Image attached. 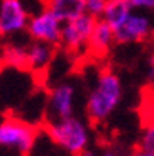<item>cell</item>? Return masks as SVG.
Listing matches in <instances>:
<instances>
[{
	"label": "cell",
	"mask_w": 154,
	"mask_h": 156,
	"mask_svg": "<svg viewBox=\"0 0 154 156\" xmlns=\"http://www.w3.org/2000/svg\"><path fill=\"white\" fill-rule=\"evenodd\" d=\"M146 75H147V80L154 83V56H151L149 63H147V70H146Z\"/></svg>",
	"instance_id": "cell-17"
},
{
	"label": "cell",
	"mask_w": 154,
	"mask_h": 156,
	"mask_svg": "<svg viewBox=\"0 0 154 156\" xmlns=\"http://www.w3.org/2000/svg\"><path fill=\"white\" fill-rule=\"evenodd\" d=\"M0 59L9 68L27 70V44L16 39H7V43H4L2 46Z\"/></svg>",
	"instance_id": "cell-11"
},
{
	"label": "cell",
	"mask_w": 154,
	"mask_h": 156,
	"mask_svg": "<svg viewBox=\"0 0 154 156\" xmlns=\"http://www.w3.org/2000/svg\"><path fill=\"white\" fill-rule=\"evenodd\" d=\"M131 156H154V151H151V149H147V148H142V146H139L137 149L132 151Z\"/></svg>",
	"instance_id": "cell-16"
},
{
	"label": "cell",
	"mask_w": 154,
	"mask_h": 156,
	"mask_svg": "<svg viewBox=\"0 0 154 156\" xmlns=\"http://www.w3.org/2000/svg\"><path fill=\"white\" fill-rule=\"evenodd\" d=\"M139 146H142V148H147V149H151V151H154V121L149 122V124L144 127Z\"/></svg>",
	"instance_id": "cell-14"
},
{
	"label": "cell",
	"mask_w": 154,
	"mask_h": 156,
	"mask_svg": "<svg viewBox=\"0 0 154 156\" xmlns=\"http://www.w3.org/2000/svg\"><path fill=\"white\" fill-rule=\"evenodd\" d=\"M151 41H152V44H154V34H152V37H151Z\"/></svg>",
	"instance_id": "cell-21"
},
{
	"label": "cell",
	"mask_w": 154,
	"mask_h": 156,
	"mask_svg": "<svg viewBox=\"0 0 154 156\" xmlns=\"http://www.w3.org/2000/svg\"><path fill=\"white\" fill-rule=\"evenodd\" d=\"M46 133L54 144H58L63 151L71 156H80L83 151H86L92 137L86 122L75 115L49 121L46 126Z\"/></svg>",
	"instance_id": "cell-2"
},
{
	"label": "cell",
	"mask_w": 154,
	"mask_h": 156,
	"mask_svg": "<svg viewBox=\"0 0 154 156\" xmlns=\"http://www.w3.org/2000/svg\"><path fill=\"white\" fill-rule=\"evenodd\" d=\"M2 46H4V39L0 37V53H2Z\"/></svg>",
	"instance_id": "cell-20"
},
{
	"label": "cell",
	"mask_w": 154,
	"mask_h": 156,
	"mask_svg": "<svg viewBox=\"0 0 154 156\" xmlns=\"http://www.w3.org/2000/svg\"><path fill=\"white\" fill-rule=\"evenodd\" d=\"M31 12L22 0H0V37L16 39L27 31Z\"/></svg>",
	"instance_id": "cell-7"
},
{
	"label": "cell",
	"mask_w": 154,
	"mask_h": 156,
	"mask_svg": "<svg viewBox=\"0 0 154 156\" xmlns=\"http://www.w3.org/2000/svg\"><path fill=\"white\" fill-rule=\"evenodd\" d=\"M61 27H63V19L47 5L46 9L31 16L26 32L29 36V39L43 41V43L53 44V46H59Z\"/></svg>",
	"instance_id": "cell-6"
},
{
	"label": "cell",
	"mask_w": 154,
	"mask_h": 156,
	"mask_svg": "<svg viewBox=\"0 0 154 156\" xmlns=\"http://www.w3.org/2000/svg\"><path fill=\"white\" fill-rule=\"evenodd\" d=\"M37 139V129L32 124L14 115L0 117V149L27 156Z\"/></svg>",
	"instance_id": "cell-3"
},
{
	"label": "cell",
	"mask_w": 154,
	"mask_h": 156,
	"mask_svg": "<svg viewBox=\"0 0 154 156\" xmlns=\"http://www.w3.org/2000/svg\"><path fill=\"white\" fill-rule=\"evenodd\" d=\"M134 10L131 0H107V7L103 10V16L100 19H103L105 22H108L115 31L120 24L129 17V14Z\"/></svg>",
	"instance_id": "cell-12"
},
{
	"label": "cell",
	"mask_w": 154,
	"mask_h": 156,
	"mask_svg": "<svg viewBox=\"0 0 154 156\" xmlns=\"http://www.w3.org/2000/svg\"><path fill=\"white\" fill-rule=\"evenodd\" d=\"M96 19L90 14H80V16L68 19L63 22L61 27V41L59 46L68 53L78 55L85 51L88 46V39L92 36V31L95 27Z\"/></svg>",
	"instance_id": "cell-4"
},
{
	"label": "cell",
	"mask_w": 154,
	"mask_h": 156,
	"mask_svg": "<svg viewBox=\"0 0 154 156\" xmlns=\"http://www.w3.org/2000/svg\"><path fill=\"white\" fill-rule=\"evenodd\" d=\"M4 68H5V65L2 63V59H0V76H2V73H4Z\"/></svg>",
	"instance_id": "cell-19"
},
{
	"label": "cell",
	"mask_w": 154,
	"mask_h": 156,
	"mask_svg": "<svg viewBox=\"0 0 154 156\" xmlns=\"http://www.w3.org/2000/svg\"><path fill=\"white\" fill-rule=\"evenodd\" d=\"M54 48L56 46H53V44L29 39V43H27V70L34 71V73L44 71L54 58Z\"/></svg>",
	"instance_id": "cell-10"
},
{
	"label": "cell",
	"mask_w": 154,
	"mask_h": 156,
	"mask_svg": "<svg viewBox=\"0 0 154 156\" xmlns=\"http://www.w3.org/2000/svg\"><path fill=\"white\" fill-rule=\"evenodd\" d=\"M134 9H141V10L154 12V0H131Z\"/></svg>",
	"instance_id": "cell-15"
},
{
	"label": "cell",
	"mask_w": 154,
	"mask_h": 156,
	"mask_svg": "<svg viewBox=\"0 0 154 156\" xmlns=\"http://www.w3.org/2000/svg\"><path fill=\"white\" fill-rule=\"evenodd\" d=\"M154 34V19L151 12L134 9L129 17L115 29V43L135 44L146 43Z\"/></svg>",
	"instance_id": "cell-5"
},
{
	"label": "cell",
	"mask_w": 154,
	"mask_h": 156,
	"mask_svg": "<svg viewBox=\"0 0 154 156\" xmlns=\"http://www.w3.org/2000/svg\"><path fill=\"white\" fill-rule=\"evenodd\" d=\"M103 156H122V154L117 151H107V153H103Z\"/></svg>",
	"instance_id": "cell-18"
},
{
	"label": "cell",
	"mask_w": 154,
	"mask_h": 156,
	"mask_svg": "<svg viewBox=\"0 0 154 156\" xmlns=\"http://www.w3.org/2000/svg\"><path fill=\"white\" fill-rule=\"evenodd\" d=\"M107 7V0H85L86 14L93 16L95 19H100L103 16V10Z\"/></svg>",
	"instance_id": "cell-13"
},
{
	"label": "cell",
	"mask_w": 154,
	"mask_h": 156,
	"mask_svg": "<svg viewBox=\"0 0 154 156\" xmlns=\"http://www.w3.org/2000/svg\"><path fill=\"white\" fill-rule=\"evenodd\" d=\"M114 44H115V31H114V27L108 22H105L103 19H96L92 36L88 39L86 49L96 58H103L112 49Z\"/></svg>",
	"instance_id": "cell-9"
},
{
	"label": "cell",
	"mask_w": 154,
	"mask_h": 156,
	"mask_svg": "<svg viewBox=\"0 0 154 156\" xmlns=\"http://www.w3.org/2000/svg\"><path fill=\"white\" fill-rule=\"evenodd\" d=\"M124 95L120 76L112 70L98 73L86 98V115L93 122H103L117 110Z\"/></svg>",
	"instance_id": "cell-1"
},
{
	"label": "cell",
	"mask_w": 154,
	"mask_h": 156,
	"mask_svg": "<svg viewBox=\"0 0 154 156\" xmlns=\"http://www.w3.org/2000/svg\"><path fill=\"white\" fill-rule=\"evenodd\" d=\"M75 102H76V88L73 83L61 82L54 85L47 97V115L53 119H66L75 115Z\"/></svg>",
	"instance_id": "cell-8"
}]
</instances>
